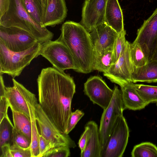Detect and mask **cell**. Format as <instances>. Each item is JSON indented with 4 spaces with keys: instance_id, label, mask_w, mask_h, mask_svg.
Here are the masks:
<instances>
[{
    "instance_id": "17",
    "label": "cell",
    "mask_w": 157,
    "mask_h": 157,
    "mask_svg": "<svg viewBox=\"0 0 157 157\" xmlns=\"http://www.w3.org/2000/svg\"><path fill=\"white\" fill-rule=\"evenodd\" d=\"M13 86L6 87L5 97L11 109L24 113L30 118V113L27 102L22 94L21 84L12 78Z\"/></svg>"
},
{
    "instance_id": "38",
    "label": "cell",
    "mask_w": 157,
    "mask_h": 157,
    "mask_svg": "<svg viewBox=\"0 0 157 157\" xmlns=\"http://www.w3.org/2000/svg\"><path fill=\"white\" fill-rule=\"evenodd\" d=\"M10 0H0V18L8 11Z\"/></svg>"
},
{
    "instance_id": "9",
    "label": "cell",
    "mask_w": 157,
    "mask_h": 157,
    "mask_svg": "<svg viewBox=\"0 0 157 157\" xmlns=\"http://www.w3.org/2000/svg\"><path fill=\"white\" fill-rule=\"evenodd\" d=\"M37 42L35 37L23 30L13 27L0 26V42L11 51H26Z\"/></svg>"
},
{
    "instance_id": "5",
    "label": "cell",
    "mask_w": 157,
    "mask_h": 157,
    "mask_svg": "<svg viewBox=\"0 0 157 157\" xmlns=\"http://www.w3.org/2000/svg\"><path fill=\"white\" fill-rule=\"evenodd\" d=\"M40 55L59 70L64 71L72 69L77 72V68L70 51L59 37L55 40H51L42 43Z\"/></svg>"
},
{
    "instance_id": "28",
    "label": "cell",
    "mask_w": 157,
    "mask_h": 157,
    "mask_svg": "<svg viewBox=\"0 0 157 157\" xmlns=\"http://www.w3.org/2000/svg\"><path fill=\"white\" fill-rule=\"evenodd\" d=\"M132 157H157V147L150 142L135 145L131 153Z\"/></svg>"
},
{
    "instance_id": "4",
    "label": "cell",
    "mask_w": 157,
    "mask_h": 157,
    "mask_svg": "<svg viewBox=\"0 0 157 157\" xmlns=\"http://www.w3.org/2000/svg\"><path fill=\"white\" fill-rule=\"evenodd\" d=\"M41 44L37 42L26 51L14 52L0 42V74H6L13 78L19 76L31 61L40 55Z\"/></svg>"
},
{
    "instance_id": "26",
    "label": "cell",
    "mask_w": 157,
    "mask_h": 157,
    "mask_svg": "<svg viewBox=\"0 0 157 157\" xmlns=\"http://www.w3.org/2000/svg\"><path fill=\"white\" fill-rule=\"evenodd\" d=\"M133 85L138 94L147 105L151 103H157V86L133 82Z\"/></svg>"
},
{
    "instance_id": "34",
    "label": "cell",
    "mask_w": 157,
    "mask_h": 157,
    "mask_svg": "<svg viewBox=\"0 0 157 157\" xmlns=\"http://www.w3.org/2000/svg\"><path fill=\"white\" fill-rule=\"evenodd\" d=\"M39 154L37 157H42L48 151L54 147L53 145L40 134L39 139Z\"/></svg>"
},
{
    "instance_id": "7",
    "label": "cell",
    "mask_w": 157,
    "mask_h": 157,
    "mask_svg": "<svg viewBox=\"0 0 157 157\" xmlns=\"http://www.w3.org/2000/svg\"><path fill=\"white\" fill-rule=\"evenodd\" d=\"M36 117L40 128V134L49 141L54 147L64 146L74 148L75 142L68 134L61 132L43 110L37 100L35 104Z\"/></svg>"
},
{
    "instance_id": "15",
    "label": "cell",
    "mask_w": 157,
    "mask_h": 157,
    "mask_svg": "<svg viewBox=\"0 0 157 157\" xmlns=\"http://www.w3.org/2000/svg\"><path fill=\"white\" fill-rule=\"evenodd\" d=\"M42 7V26L54 27L64 21L67 10L65 0H41Z\"/></svg>"
},
{
    "instance_id": "22",
    "label": "cell",
    "mask_w": 157,
    "mask_h": 157,
    "mask_svg": "<svg viewBox=\"0 0 157 157\" xmlns=\"http://www.w3.org/2000/svg\"><path fill=\"white\" fill-rule=\"evenodd\" d=\"M14 128L31 142L32 125L30 118L24 113L11 109Z\"/></svg>"
},
{
    "instance_id": "2",
    "label": "cell",
    "mask_w": 157,
    "mask_h": 157,
    "mask_svg": "<svg viewBox=\"0 0 157 157\" xmlns=\"http://www.w3.org/2000/svg\"><path fill=\"white\" fill-rule=\"evenodd\" d=\"M59 38L70 51L77 72L87 74L92 70L94 51L89 33L80 23L67 21L62 25Z\"/></svg>"
},
{
    "instance_id": "39",
    "label": "cell",
    "mask_w": 157,
    "mask_h": 157,
    "mask_svg": "<svg viewBox=\"0 0 157 157\" xmlns=\"http://www.w3.org/2000/svg\"><path fill=\"white\" fill-rule=\"evenodd\" d=\"M0 97L5 96L6 86L2 75H0Z\"/></svg>"
},
{
    "instance_id": "40",
    "label": "cell",
    "mask_w": 157,
    "mask_h": 157,
    "mask_svg": "<svg viewBox=\"0 0 157 157\" xmlns=\"http://www.w3.org/2000/svg\"><path fill=\"white\" fill-rule=\"evenodd\" d=\"M151 60H155L157 61V47Z\"/></svg>"
},
{
    "instance_id": "31",
    "label": "cell",
    "mask_w": 157,
    "mask_h": 157,
    "mask_svg": "<svg viewBox=\"0 0 157 157\" xmlns=\"http://www.w3.org/2000/svg\"><path fill=\"white\" fill-rule=\"evenodd\" d=\"M13 143L25 149L30 147L31 142L27 137L17 131L14 128L13 131Z\"/></svg>"
},
{
    "instance_id": "24",
    "label": "cell",
    "mask_w": 157,
    "mask_h": 157,
    "mask_svg": "<svg viewBox=\"0 0 157 157\" xmlns=\"http://www.w3.org/2000/svg\"><path fill=\"white\" fill-rule=\"evenodd\" d=\"M22 6L30 16L42 26V7L41 0H21Z\"/></svg>"
},
{
    "instance_id": "25",
    "label": "cell",
    "mask_w": 157,
    "mask_h": 157,
    "mask_svg": "<svg viewBox=\"0 0 157 157\" xmlns=\"http://www.w3.org/2000/svg\"><path fill=\"white\" fill-rule=\"evenodd\" d=\"M113 52L108 51L100 55L94 52L92 70L106 72L113 64Z\"/></svg>"
},
{
    "instance_id": "13",
    "label": "cell",
    "mask_w": 157,
    "mask_h": 157,
    "mask_svg": "<svg viewBox=\"0 0 157 157\" xmlns=\"http://www.w3.org/2000/svg\"><path fill=\"white\" fill-rule=\"evenodd\" d=\"M89 34L94 52L101 55L107 51H113L118 33L104 23L94 28Z\"/></svg>"
},
{
    "instance_id": "6",
    "label": "cell",
    "mask_w": 157,
    "mask_h": 157,
    "mask_svg": "<svg viewBox=\"0 0 157 157\" xmlns=\"http://www.w3.org/2000/svg\"><path fill=\"white\" fill-rule=\"evenodd\" d=\"M129 130L123 115L118 117L106 143L101 148L100 157H122L128 143Z\"/></svg>"
},
{
    "instance_id": "16",
    "label": "cell",
    "mask_w": 157,
    "mask_h": 157,
    "mask_svg": "<svg viewBox=\"0 0 157 157\" xmlns=\"http://www.w3.org/2000/svg\"><path fill=\"white\" fill-rule=\"evenodd\" d=\"M21 89L29 107L32 125V138L30 148L32 157H37L39 154V134L37 128L35 104L37 100L35 95L25 88L22 84Z\"/></svg>"
},
{
    "instance_id": "20",
    "label": "cell",
    "mask_w": 157,
    "mask_h": 157,
    "mask_svg": "<svg viewBox=\"0 0 157 157\" xmlns=\"http://www.w3.org/2000/svg\"><path fill=\"white\" fill-rule=\"evenodd\" d=\"M131 80L134 83L157 82V61L151 60L142 66L132 67Z\"/></svg>"
},
{
    "instance_id": "1",
    "label": "cell",
    "mask_w": 157,
    "mask_h": 157,
    "mask_svg": "<svg viewBox=\"0 0 157 157\" xmlns=\"http://www.w3.org/2000/svg\"><path fill=\"white\" fill-rule=\"evenodd\" d=\"M37 82L39 104L43 110L61 132L66 133L75 93L73 78L52 67L42 69Z\"/></svg>"
},
{
    "instance_id": "11",
    "label": "cell",
    "mask_w": 157,
    "mask_h": 157,
    "mask_svg": "<svg viewBox=\"0 0 157 157\" xmlns=\"http://www.w3.org/2000/svg\"><path fill=\"white\" fill-rule=\"evenodd\" d=\"M83 91L94 104L104 109L108 106L112 98L114 91L98 76H91L84 83Z\"/></svg>"
},
{
    "instance_id": "30",
    "label": "cell",
    "mask_w": 157,
    "mask_h": 157,
    "mask_svg": "<svg viewBox=\"0 0 157 157\" xmlns=\"http://www.w3.org/2000/svg\"><path fill=\"white\" fill-rule=\"evenodd\" d=\"M70 155V148L64 146L53 147L47 151L44 157H68Z\"/></svg>"
},
{
    "instance_id": "41",
    "label": "cell",
    "mask_w": 157,
    "mask_h": 157,
    "mask_svg": "<svg viewBox=\"0 0 157 157\" xmlns=\"http://www.w3.org/2000/svg\"><path fill=\"white\" fill-rule=\"evenodd\" d=\"M156 105H157V103H156Z\"/></svg>"
},
{
    "instance_id": "21",
    "label": "cell",
    "mask_w": 157,
    "mask_h": 157,
    "mask_svg": "<svg viewBox=\"0 0 157 157\" xmlns=\"http://www.w3.org/2000/svg\"><path fill=\"white\" fill-rule=\"evenodd\" d=\"M122 98L125 109L132 110L143 109L148 105L138 94L130 82L121 87Z\"/></svg>"
},
{
    "instance_id": "32",
    "label": "cell",
    "mask_w": 157,
    "mask_h": 157,
    "mask_svg": "<svg viewBox=\"0 0 157 157\" xmlns=\"http://www.w3.org/2000/svg\"><path fill=\"white\" fill-rule=\"evenodd\" d=\"M84 115V113L78 109L72 112L69 119L66 133L68 134L72 130Z\"/></svg>"
},
{
    "instance_id": "37",
    "label": "cell",
    "mask_w": 157,
    "mask_h": 157,
    "mask_svg": "<svg viewBox=\"0 0 157 157\" xmlns=\"http://www.w3.org/2000/svg\"><path fill=\"white\" fill-rule=\"evenodd\" d=\"M10 144H8L0 147V157H13L10 150Z\"/></svg>"
},
{
    "instance_id": "23",
    "label": "cell",
    "mask_w": 157,
    "mask_h": 157,
    "mask_svg": "<svg viewBox=\"0 0 157 157\" xmlns=\"http://www.w3.org/2000/svg\"><path fill=\"white\" fill-rule=\"evenodd\" d=\"M130 58L132 67H138L146 65L149 61L147 56L140 44L134 41L129 43Z\"/></svg>"
},
{
    "instance_id": "36",
    "label": "cell",
    "mask_w": 157,
    "mask_h": 157,
    "mask_svg": "<svg viewBox=\"0 0 157 157\" xmlns=\"http://www.w3.org/2000/svg\"><path fill=\"white\" fill-rule=\"evenodd\" d=\"M89 132V128L86 124L85 126V129L81 135L79 140L78 144L81 151V153L83 151L86 147Z\"/></svg>"
},
{
    "instance_id": "29",
    "label": "cell",
    "mask_w": 157,
    "mask_h": 157,
    "mask_svg": "<svg viewBox=\"0 0 157 157\" xmlns=\"http://www.w3.org/2000/svg\"><path fill=\"white\" fill-rule=\"evenodd\" d=\"M126 34V31L124 29L118 33L116 40L113 52V64L118 60L126 46L128 41L125 39Z\"/></svg>"
},
{
    "instance_id": "18",
    "label": "cell",
    "mask_w": 157,
    "mask_h": 157,
    "mask_svg": "<svg viewBox=\"0 0 157 157\" xmlns=\"http://www.w3.org/2000/svg\"><path fill=\"white\" fill-rule=\"evenodd\" d=\"M104 23L118 33L124 29L122 11L118 0H107Z\"/></svg>"
},
{
    "instance_id": "14",
    "label": "cell",
    "mask_w": 157,
    "mask_h": 157,
    "mask_svg": "<svg viewBox=\"0 0 157 157\" xmlns=\"http://www.w3.org/2000/svg\"><path fill=\"white\" fill-rule=\"evenodd\" d=\"M107 0H85L80 24L89 33L94 28L104 23Z\"/></svg>"
},
{
    "instance_id": "35",
    "label": "cell",
    "mask_w": 157,
    "mask_h": 157,
    "mask_svg": "<svg viewBox=\"0 0 157 157\" xmlns=\"http://www.w3.org/2000/svg\"><path fill=\"white\" fill-rule=\"evenodd\" d=\"M0 122L8 114L7 110L9 107L7 100L5 96L0 97Z\"/></svg>"
},
{
    "instance_id": "33",
    "label": "cell",
    "mask_w": 157,
    "mask_h": 157,
    "mask_svg": "<svg viewBox=\"0 0 157 157\" xmlns=\"http://www.w3.org/2000/svg\"><path fill=\"white\" fill-rule=\"evenodd\" d=\"M10 150L13 157H32L30 147L25 149L13 143L10 146Z\"/></svg>"
},
{
    "instance_id": "12",
    "label": "cell",
    "mask_w": 157,
    "mask_h": 157,
    "mask_svg": "<svg viewBox=\"0 0 157 157\" xmlns=\"http://www.w3.org/2000/svg\"><path fill=\"white\" fill-rule=\"evenodd\" d=\"M129 43L128 41L125 48L118 60L111 65L106 72L103 73L104 76L121 87L132 82V66L130 56Z\"/></svg>"
},
{
    "instance_id": "27",
    "label": "cell",
    "mask_w": 157,
    "mask_h": 157,
    "mask_svg": "<svg viewBox=\"0 0 157 157\" xmlns=\"http://www.w3.org/2000/svg\"><path fill=\"white\" fill-rule=\"evenodd\" d=\"M14 128L7 114L0 122V147L6 144H12Z\"/></svg>"
},
{
    "instance_id": "19",
    "label": "cell",
    "mask_w": 157,
    "mask_h": 157,
    "mask_svg": "<svg viewBox=\"0 0 157 157\" xmlns=\"http://www.w3.org/2000/svg\"><path fill=\"white\" fill-rule=\"evenodd\" d=\"M89 128L86 145L81 157H100L101 144L99 128L96 123L91 121L86 124Z\"/></svg>"
},
{
    "instance_id": "3",
    "label": "cell",
    "mask_w": 157,
    "mask_h": 157,
    "mask_svg": "<svg viewBox=\"0 0 157 157\" xmlns=\"http://www.w3.org/2000/svg\"><path fill=\"white\" fill-rule=\"evenodd\" d=\"M0 26L23 30L41 44L51 40L54 34L34 21L24 8L21 0H10L8 11L0 18Z\"/></svg>"
},
{
    "instance_id": "10",
    "label": "cell",
    "mask_w": 157,
    "mask_h": 157,
    "mask_svg": "<svg viewBox=\"0 0 157 157\" xmlns=\"http://www.w3.org/2000/svg\"><path fill=\"white\" fill-rule=\"evenodd\" d=\"M134 41L140 44L150 60L157 47V8L144 21Z\"/></svg>"
},
{
    "instance_id": "8",
    "label": "cell",
    "mask_w": 157,
    "mask_h": 157,
    "mask_svg": "<svg viewBox=\"0 0 157 157\" xmlns=\"http://www.w3.org/2000/svg\"><path fill=\"white\" fill-rule=\"evenodd\" d=\"M113 90L112 100L107 107L103 110L101 118L99 130L101 148L106 143L117 118L123 115L125 109L121 90L115 85Z\"/></svg>"
}]
</instances>
